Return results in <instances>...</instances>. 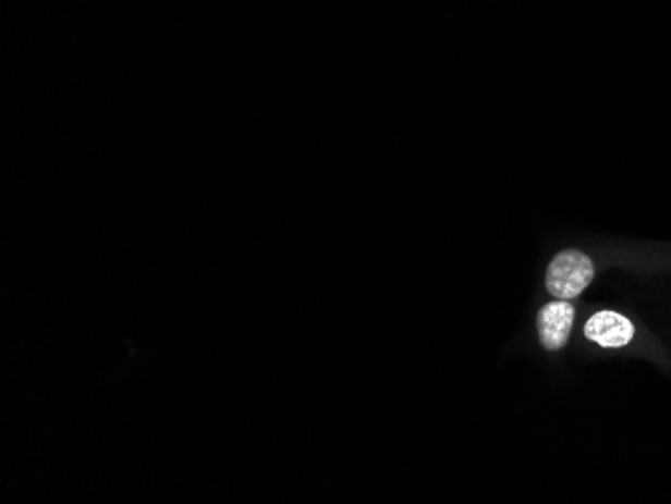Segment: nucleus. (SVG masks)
<instances>
[{"label":"nucleus","instance_id":"f257e3e1","mask_svg":"<svg viewBox=\"0 0 671 504\" xmlns=\"http://www.w3.org/2000/svg\"><path fill=\"white\" fill-rule=\"evenodd\" d=\"M594 275L595 266L589 256L580 249H565L551 261L545 284L557 299H573L591 285Z\"/></svg>","mask_w":671,"mask_h":504},{"label":"nucleus","instance_id":"f03ea898","mask_svg":"<svg viewBox=\"0 0 671 504\" xmlns=\"http://www.w3.org/2000/svg\"><path fill=\"white\" fill-rule=\"evenodd\" d=\"M585 336L601 348H623L635 336V325L618 311H597L585 323Z\"/></svg>","mask_w":671,"mask_h":504},{"label":"nucleus","instance_id":"7ed1b4c3","mask_svg":"<svg viewBox=\"0 0 671 504\" xmlns=\"http://www.w3.org/2000/svg\"><path fill=\"white\" fill-rule=\"evenodd\" d=\"M573 320H575V308L568 299H557L541 308L537 316V330L542 348H563L568 344Z\"/></svg>","mask_w":671,"mask_h":504}]
</instances>
